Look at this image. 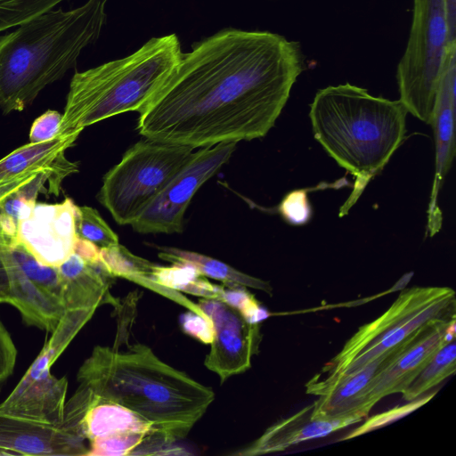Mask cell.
<instances>
[{
	"mask_svg": "<svg viewBox=\"0 0 456 456\" xmlns=\"http://www.w3.org/2000/svg\"><path fill=\"white\" fill-rule=\"evenodd\" d=\"M66 0H0V33L15 28Z\"/></svg>",
	"mask_w": 456,
	"mask_h": 456,
	"instance_id": "26",
	"label": "cell"
},
{
	"mask_svg": "<svg viewBox=\"0 0 456 456\" xmlns=\"http://www.w3.org/2000/svg\"><path fill=\"white\" fill-rule=\"evenodd\" d=\"M454 43L444 0H413L411 30L396 79L399 101L407 112L428 125L444 59Z\"/></svg>",
	"mask_w": 456,
	"mask_h": 456,
	"instance_id": "7",
	"label": "cell"
},
{
	"mask_svg": "<svg viewBox=\"0 0 456 456\" xmlns=\"http://www.w3.org/2000/svg\"><path fill=\"white\" fill-rule=\"evenodd\" d=\"M76 231L79 238L99 248H107L118 243V235L99 212L88 206L77 207Z\"/></svg>",
	"mask_w": 456,
	"mask_h": 456,
	"instance_id": "25",
	"label": "cell"
},
{
	"mask_svg": "<svg viewBox=\"0 0 456 456\" xmlns=\"http://www.w3.org/2000/svg\"><path fill=\"white\" fill-rule=\"evenodd\" d=\"M436 392L427 394L421 397L419 396L414 400L409 401V403L404 405L395 406L385 412L374 415L368 419L362 425L359 426L346 435L344 437H342L341 440L345 441L352 439L389 425L392 422H395L405 417L406 415H409L412 411H416L429 402L436 395Z\"/></svg>",
	"mask_w": 456,
	"mask_h": 456,
	"instance_id": "27",
	"label": "cell"
},
{
	"mask_svg": "<svg viewBox=\"0 0 456 456\" xmlns=\"http://www.w3.org/2000/svg\"><path fill=\"white\" fill-rule=\"evenodd\" d=\"M77 207L70 198L54 204L36 202L18 222L17 243L39 263L58 267L74 253Z\"/></svg>",
	"mask_w": 456,
	"mask_h": 456,
	"instance_id": "12",
	"label": "cell"
},
{
	"mask_svg": "<svg viewBox=\"0 0 456 456\" xmlns=\"http://www.w3.org/2000/svg\"><path fill=\"white\" fill-rule=\"evenodd\" d=\"M456 370V338L443 343L401 392L406 401L421 396Z\"/></svg>",
	"mask_w": 456,
	"mask_h": 456,
	"instance_id": "23",
	"label": "cell"
},
{
	"mask_svg": "<svg viewBox=\"0 0 456 456\" xmlns=\"http://www.w3.org/2000/svg\"><path fill=\"white\" fill-rule=\"evenodd\" d=\"M308 190H296L288 193L278 207V211L289 224L304 225L312 217V208L307 198Z\"/></svg>",
	"mask_w": 456,
	"mask_h": 456,
	"instance_id": "29",
	"label": "cell"
},
{
	"mask_svg": "<svg viewBox=\"0 0 456 456\" xmlns=\"http://www.w3.org/2000/svg\"><path fill=\"white\" fill-rule=\"evenodd\" d=\"M78 135H57L50 141L29 142L14 150L0 159V183L35 170L48 171L61 183L78 171L77 163L65 157V151L74 145Z\"/></svg>",
	"mask_w": 456,
	"mask_h": 456,
	"instance_id": "20",
	"label": "cell"
},
{
	"mask_svg": "<svg viewBox=\"0 0 456 456\" xmlns=\"http://www.w3.org/2000/svg\"><path fill=\"white\" fill-rule=\"evenodd\" d=\"M456 43L447 51L441 73L436 106L429 125L435 137V176L428 208L427 235L436 234L442 227L437 198L455 155Z\"/></svg>",
	"mask_w": 456,
	"mask_h": 456,
	"instance_id": "13",
	"label": "cell"
},
{
	"mask_svg": "<svg viewBox=\"0 0 456 456\" xmlns=\"http://www.w3.org/2000/svg\"><path fill=\"white\" fill-rule=\"evenodd\" d=\"M214 326V339L204 364L224 383L246 371L258 353L262 335L258 323L248 322L234 307L216 298H202L198 304Z\"/></svg>",
	"mask_w": 456,
	"mask_h": 456,
	"instance_id": "11",
	"label": "cell"
},
{
	"mask_svg": "<svg viewBox=\"0 0 456 456\" xmlns=\"http://www.w3.org/2000/svg\"><path fill=\"white\" fill-rule=\"evenodd\" d=\"M0 292L28 325L50 333L66 313L62 299L44 282L24 273L6 249L0 252Z\"/></svg>",
	"mask_w": 456,
	"mask_h": 456,
	"instance_id": "16",
	"label": "cell"
},
{
	"mask_svg": "<svg viewBox=\"0 0 456 456\" xmlns=\"http://www.w3.org/2000/svg\"><path fill=\"white\" fill-rule=\"evenodd\" d=\"M14 244L16 243L4 234L0 226V252L9 248Z\"/></svg>",
	"mask_w": 456,
	"mask_h": 456,
	"instance_id": "36",
	"label": "cell"
},
{
	"mask_svg": "<svg viewBox=\"0 0 456 456\" xmlns=\"http://www.w3.org/2000/svg\"><path fill=\"white\" fill-rule=\"evenodd\" d=\"M74 253L91 263H98L101 261L100 248L78 236L76 240Z\"/></svg>",
	"mask_w": 456,
	"mask_h": 456,
	"instance_id": "34",
	"label": "cell"
},
{
	"mask_svg": "<svg viewBox=\"0 0 456 456\" xmlns=\"http://www.w3.org/2000/svg\"><path fill=\"white\" fill-rule=\"evenodd\" d=\"M297 42L269 31L222 29L192 45L141 108L139 134L189 146L262 138L303 70Z\"/></svg>",
	"mask_w": 456,
	"mask_h": 456,
	"instance_id": "1",
	"label": "cell"
},
{
	"mask_svg": "<svg viewBox=\"0 0 456 456\" xmlns=\"http://www.w3.org/2000/svg\"><path fill=\"white\" fill-rule=\"evenodd\" d=\"M79 385L143 417L168 443L183 439L215 399L206 387L162 362L146 345L97 346L78 370Z\"/></svg>",
	"mask_w": 456,
	"mask_h": 456,
	"instance_id": "2",
	"label": "cell"
},
{
	"mask_svg": "<svg viewBox=\"0 0 456 456\" xmlns=\"http://www.w3.org/2000/svg\"><path fill=\"white\" fill-rule=\"evenodd\" d=\"M456 319L438 322L413 337L368 386L362 402L367 414L383 397L401 393L445 341L455 337Z\"/></svg>",
	"mask_w": 456,
	"mask_h": 456,
	"instance_id": "14",
	"label": "cell"
},
{
	"mask_svg": "<svg viewBox=\"0 0 456 456\" xmlns=\"http://www.w3.org/2000/svg\"><path fill=\"white\" fill-rule=\"evenodd\" d=\"M66 310L94 309L102 305L119 306L110 292L113 279L102 260L91 263L76 253L57 267Z\"/></svg>",
	"mask_w": 456,
	"mask_h": 456,
	"instance_id": "19",
	"label": "cell"
},
{
	"mask_svg": "<svg viewBox=\"0 0 456 456\" xmlns=\"http://www.w3.org/2000/svg\"><path fill=\"white\" fill-rule=\"evenodd\" d=\"M61 114L57 110H48L36 118L29 131V142H44L58 135Z\"/></svg>",
	"mask_w": 456,
	"mask_h": 456,
	"instance_id": "31",
	"label": "cell"
},
{
	"mask_svg": "<svg viewBox=\"0 0 456 456\" xmlns=\"http://www.w3.org/2000/svg\"><path fill=\"white\" fill-rule=\"evenodd\" d=\"M109 0L51 9L0 35V110L22 111L47 86L76 67L106 23Z\"/></svg>",
	"mask_w": 456,
	"mask_h": 456,
	"instance_id": "4",
	"label": "cell"
},
{
	"mask_svg": "<svg viewBox=\"0 0 456 456\" xmlns=\"http://www.w3.org/2000/svg\"><path fill=\"white\" fill-rule=\"evenodd\" d=\"M182 330L189 336L204 344H211L214 339V326L204 314L189 310L181 316Z\"/></svg>",
	"mask_w": 456,
	"mask_h": 456,
	"instance_id": "30",
	"label": "cell"
},
{
	"mask_svg": "<svg viewBox=\"0 0 456 456\" xmlns=\"http://www.w3.org/2000/svg\"><path fill=\"white\" fill-rule=\"evenodd\" d=\"M236 143L201 147L130 225L139 233H180L183 216L196 191L224 165Z\"/></svg>",
	"mask_w": 456,
	"mask_h": 456,
	"instance_id": "10",
	"label": "cell"
},
{
	"mask_svg": "<svg viewBox=\"0 0 456 456\" xmlns=\"http://www.w3.org/2000/svg\"><path fill=\"white\" fill-rule=\"evenodd\" d=\"M143 286L154 289L184 305L189 310L202 314L196 304L175 292H185L203 298H219L222 286L209 282L195 267L173 264L162 266L154 264Z\"/></svg>",
	"mask_w": 456,
	"mask_h": 456,
	"instance_id": "21",
	"label": "cell"
},
{
	"mask_svg": "<svg viewBox=\"0 0 456 456\" xmlns=\"http://www.w3.org/2000/svg\"><path fill=\"white\" fill-rule=\"evenodd\" d=\"M313 409L312 403L294 415L277 421L256 441L232 454L254 456L282 452L302 442L326 436L365 418L360 414L336 418L315 416Z\"/></svg>",
	"mask_w": 456,
	"mask_h": 456,
	"instance_id": "18",
	"label": "cell"
},
{
	"mask_svg": "<svg viewBox=\"0 0 456 456\" xmlns=\"http://www.w3.org/2000/svg\"><path fill=\"white\" fill-rule=\"evenodd\" d=\"M159 257L172 264L189 265L207 278L217 280L226 287H249L272 295L269 282L250 276L229 265L197 252L172 247H158Z\"/></svg>",
	"mask_w": 456,
	"mask_h": 456,
	"instance_id": "22",
	"label": "cell"
},
{
	"mask_svg": "<svg viewBox=\"0 0 456 456\" xmlns=\"http://www.w3.org/2000/svg\"><path fill=\"white\" fill-rule=\"evenodd\" d=\"M455 314V292L449 287L403 289L384 314L361 326L310 381L324 383L352 373L429 325L456 319Z\"/></svg>",
	"mask_w": 456,
	"mask_h": 456,
	"instance_id": "6",
	"label": "cell"
},
{
	"mask_svg": "<svg viewBox=\"0 0 456 456\" xmlns=\"http://www.w3.org/2000/svg\"><path fill=\"white\" fill-rule=\"evenodd\" d=\"M193 148L141 140L103 177L101 204L120 225L138 218L193 153Z\"/></svg>",
	"mask_w": 456,
	"mask_h": 456,
	"instance_id": "8",
	"label": "cell"
},
{
	"mask_svg": "<svg viewBox=\"0 0 456 456\" xmlns=\"http://www.w3.org/2000/svg\"><path fill=\"white\" fill-rule=\"evenodd\" d=\"M410 340L367 362L352 373L324 383L308 381L305 385L306 393L319 396L313 403L314 415L336 418L360 414L366 417L368 414L362 411V402L368 386Z\"/></svg>",
	"mask_w": 456,
	"mask_h": 456,
	"instance_id": "17",
	"label": "cell"
},
{
	"mask_svg": "<svg viewBox=\"0 0 456 456\" xmlns=\"http://www.w3.org/2000/svg\"><path fill=\"white\" fill-rule=\"evenodd\" d=\"M183 55L175 34L152 37L135 52L84 71L70 81L58 135L127 111H139Z\"/></svg>",
	"mask_w": 456,
	"mask_h": 456,
	"instance_id": "5",
	"label": "cell"
},
{
	"mask_svg": "<svg viewBox=\"0 0 456 456\" xmlns=\"http://www.w3.org/2000/svg\"><path fill=\"white\" fill-rule=\"evenodd\" d=\"M43 171H45V170L29 171V172L20 175L15 178H12L11 180H7L3 183H0V202L4 199H5L9 194L17 191L20 187H21L22 185L27 183L28 181H30L37 175H38L40 172H43ZM54 178L57 181V178L55 176H54ZM57 182H59V181H57Z\"/></svg>",
	"mask_w": 456,
	"mask_h": 456,
	"instance_id": "33",
	"label": "cell"
},
{
	"mask_svg": "<svg viewBox=\"0 0 456 456\" xmlns=\"http://www.w3.org/2000/svg\"><path fill=\"white\" fill-rule=\"evenodd\" d=\"M407 114L399 100L374 96L349 83L315 94L309 111L314 136L354 178L339 216L348 213L402 144Z\"/></svg>",
	"mask_w": 456,
	"mask_h": 456,
	"instance_id": "3",
	"label": "cell"
},
{
	"mask_svg": "<svg viewBox=\"0 0 456 456\" xmlns=\"http://www.w3.org/2000/svg\"><path fill=\"white\" fill-rule=\"evenodd\" d=\"M94 312V309L66 310L23 378L0 403V410L37 421L61 424L68 380L54 377L51 367Z\"/></svg>",
	"mask_w": 456,
	"mask_h": 456,
	"instance_id": "9",
	"label": "cell"
},
{
	"mask_svg": "<svg viewBox=\"0 0 456 456\" xmlns=\"http://www.w3.org/2000/svg\"><path fill=\"white\" fill-rule=\"evenodd\" d=\"M244 288L222 286L218 299L237 309L248 322L258 323L268 316V313Z\"/></svg>",
	"mask_w": 456,
	"mask_h": 456,
	"instance_id": "28",
	"label": "cell"
},
{
	"mask_svg": "<svg viewBox=\"0 0 456 456\" xmlns=\"http://www.w3.org/2000/svg\"><path fill=\"white\" fill-rule=\"evenodd\" d=\"M86 442L62 424L37 421L0 410V455H87Z\"/></svg>",
	"mask_w": 456,
	"mask_h": 456,
	"instance_id": "15",
	"label": "cell"
},
{
	"mask_svg": "<svg viewBox=\"0 0 456 456\" xmlns=\"http://www.w3.org/2000/svg\"><path fill=\"white\" fill-rule=\"evenodd\" d=\"M0 303H6L5 296L0 292Z\"/></svg>",
	"mask_w": 456,
	"mask_h": 456,
	"instance_id": "37",
	"label": "cell"
},
{
	"mask_svg": "<svg viewBox=\"0 0 456 456\" xmlns=\"http://www.w3.org/2000/svg\"><path fill=\"white\" fill-rule=\"evenodd\" d=\"M451 35L456 39V0H444Z\"/></svg>",
	"mask_w": 456,
	"mask_h": 456,
	"instance_id": "35",
	"label": "cell"
},
{
	"mask_svg": "<svg viewBox=\"0 0 456 456\" xmlns=\"http://www.w3.org/2000/svg\"><path fill=\"white\" fill-rule=\"evenodd\" d=\"M17 349L10 333L0 319V383L13 372Z\"/></svg>",
	"mask_w": 456,
	"mask_h": 456,
	"instance_id": "32",
	"label": "cell"
},
{
	"mask_svg": "<svg viewBox=\"0 0 456 456\" xmlns=\"http://www.w3.org/2000/svg\"><path fill=\"white\" fill-rule=\"evenodd\" d=\"M100 257L111 277L125 278L142 286L154 265L134 255L119 243L100 248Z\"/></svg>",
	"mask_w": 456,
	"mask_h": 456,
	"instance_id": "24",
	"label": "cell"
}]
</instances>
